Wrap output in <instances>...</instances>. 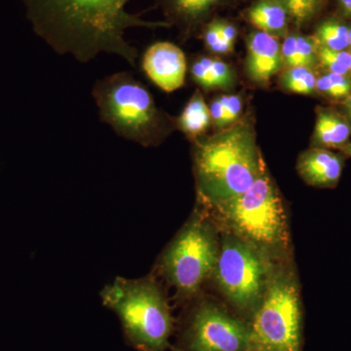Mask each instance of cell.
I'll return each instance as SVG.
<instances>
[{
    "instance_id": "obj_5",
    "label": "cell",
    "mask_w": 351,
    "mask_h": 351,
    "mask_svg": "<svg viewBox=\"0 0 351 351\" xmlns=\"http://www.w3.org/2000/svg\"><path fill=\"white\" fill-rule=\"evenodd\" d=\"M213 208L232 234L265 257L282 250L288 243L282 198L267 166L245 193Z\"/></svg>"
},
{
    "instance_id": "obj_4",
    "label": "cell",
    "mask_w": 351,
    "mask_h": 351,
    "mask_svg": "<svg viewBox=\"0 0 351 351\" xmlns=\"http://www.w3.org/2000/svg\"><path fill=\"white\" fill-rule=\"evenodd\" d=\"M92 96L101 121L119 137L143 147L160 144L175 127V119L156 107L151 92L129 71L97 80Z\"/></svg>"
},
{
    "instance_id": "obj_18",
    "label": "cell",
    "mask_w": 351,
    "mask_h": 351,
    "mask_svg": "<svg viewBox=\"0 0 351 351\" xmlns=\"http://www.w3.org/2000/svg\"><path fill=\"white\" fill-rule=\"evenodd\" d=\"M283 68L306 66L315 69L319 66L318 44L313 36L290 34L284 38L281 45Z\"/></svg>"
},
{
    "instance_id": "obj_3",
    "label": "cell",
    "mask_w": 351,
    "mask_h": 351,
    "mask_svg": "<svg viewBox=\"0 0 351 351\" xmlns=\"http://www.w3.org/2000/svg\"><path fill=\"white\" fill-rule=\"evenodd\" d=\"M101 298L104 306L119 317L127 345L138 351L171 348L175 321L154 277H117L101 290Z\"/></svg>"
},
{
    "instance_id": "obj_8",
    "label": "cell",
    "mask_w": 351,
    "mask_h": 351,
    "mask_svg": "<svg viewBox=\"0 0 351 351\" xmlns=\"http://www.w3.org/2000/svg\"><path fill=\"white\" fill-rule=\"evenodd\" d=\"M269 272L267 258L255 247L232 233L225 235L213 276L228 301L249 320L262 302Z\"/></svg>"
},
{
    "instance_id": "obj_17",
    "label": "cell",
    "mask_w": 351,
    "mask_h": 351,
    "mask_svg": "<svg viewBox=\"0 0 351 351\" xmlns=\"http://www.w3.org/2000/svg\"><path fill=\"white\" fill-rule=\"evenodd\" d=\"M211 125L209 106L199 90H196L184 106L180 117L175 119V127L193 143L205 136Z\"/></svg>"
},
{
    "instance_id": "obj_21",
    "label": "cell",
    "mask_w": 351,
    "mask_h": 351,
    "mask_svg": "<svg viewBox=\"0 0 351 351\" xmlns=\"http://www.w3.org/2000/svg\"><path fill=\"white\" fill-rule=\"evenodd\" d=\"M317 75L313 69L306 66H294L284 69L279 76V85L291 93L313 96L316 92Z\"/></svg>"
},
{
    "instance_id": "obj_27",
    "label": "cell",
    "mask_w": 351,
    "mask_h": 351,
    "mask_svg": "<svg viewBox=\"0 0 351 351\" xmlns=\"http://www.w3.org/2000/svg\"><path fill=\"white\" fill-rule=\"evenodd\" d=\"M338 3L343 17L351 19V0H338Z\"/></svg>"
},
{
    "instance_id": "obj_1",
    "label": "cell",
    "mask_w": 351,
    "mask_h": 351,
    "mask_svg": "<svg viewBox=\"0 0 351 351\" xmlns=\"http://www.w3.org/2000/svg\"><path fill=\"white\" fill-rule=\"evenodd\" d=\"M34 34L58 54L88 63L101 53L136 66L137 49L126 39L133 27H169L130 13L121 0H20Z\"/></svg>"
},
{
    "instance_id": "obj_15",
    "label": "cell",
    "mask_w": 351,
    "mask_h": 351,
    "mask_svg": "<svg viewBox=\"0 0 351 351\" xmlns=\"http://www.w3.org/2000/svg\"><path fill=\"white\" fill-rule=\"evenodd\" d=\"M245 17L258 31L276 38L288 34L290 17L279 0H257L245 13Z\"/></svg>"
},
{
    "instance_id": "obj_22",
    "label": "cell",
    "mask_w": 351,
    "mask_h": 351,
    "mask_svg": "<svg viewBox=\"0 0 351 351\" xmlns=\"http://www.w3.org/2000/svg\"><path fill=\"white\" fill-rule=\"evenodd\" d=\"M316 92L329 101L341 104L351 95V77L323 71L317 75Z\"/></svg>"
},
{
    "instance_id": "obj_32",
    "label": "cell",
    "mask_w": 351,
    "mask_h": 351,
    "mask_svg": "<svg viewBox=\"0 0 351 351\" xmlns=\"http://www.w3.org/2000/svg\"><path fill=\"white\" fill-rule=\"evenodd\" d=\"M248 351H256L255 350H253V348H251L250 350H248Z\"/></svg>"
},
{
    "instance_id": "obj_25",
    "label": "cell",
    "mask_w": 351,
    "mask_h": 351,
    "mask_svg": "<svg viewBox=\"0 0 351 351\" xmlns=\"http://www.w3.org/2000/svg\"><path fill=\"white\" fill-rule=\"evenodd\" d=\"M203 39L207 49L216 54H228L234 46L226 43L219 31V20L215 19L206 25L203 29Z\"/></svg>"
},
{
    "instance_id": "obj_26",
    "label": "cell",
    "mask_w": 351,
    "mask_h": 351,
    "mask_svg": "<svg viewBox=\"0 0 351 351\" xmlns=\"http://www.w3.org/2000/svg\"><path fill=\"white\" fill-rule=\"evenodd\" d=\"M219 31H221V38L223 40L234 46L237 38V27L228 21L219 20Z\"/></svg>"
},
{
    "instance_id": "obj_28",
    "label": "cell",
    "mask_w": 351,
    "mask_h": 351,
    "mask_svg": "<svg viewBox=\"0 0 351 351\" xmlns=\"http://www.w3.org/2000/svg\"><path fill=\"white\" fill-rule=\"evenodd\" d=\"M341 107H343V114L346 115L351 125V95L346 100L341 103Z\"/></svg>"
},
{
    "instance_id": "obj_29",
    "label": "cell",
    "mask_w": 351,
    "mask_h": 351,
    "mask_svg": "<svg viewBox=\"0 0 351 351\" xmlns=\"http://www.w3.org/2000/svg\"><path fill=\"white\" fill-rule=\"evenodd\" d=\"M341 154H345L346 156L351 157V142L350 144L346 145L343 149H341Z\"/></svg>"
},
{
    "instance_id": "obj_24",
    "label": "cell",
    "mask_w": 351,
    "mask_h": 351,
    "mask_svg": "<svg viewBox=\"0 0 351 351\" xmlns=\"http://www.w3.org/2000/svg\"><path fill=\"white\" fill-rule=\"evenodd\" d=\"M289 14L290 19L301 27L313 19L321 7L323 0H279Z\"/></svg>"
},
{
    "instance_id": "obj_31",
    "label": "cell",
    "mask_w": 351,
    "mask_h": 351,
    "mask_svg": "<svg viewBox=\"0 0 351 351\" xmlns=\"http://www.w3.org/2000/svg\"><path fill=\"white\" fill-rule=\"evenodd\" d=\"M129 1H130V0H121L122 4H123V5L125 7L127 5V3H128Z\"/></svg>"
},
{
    "instance_id": "obj_7",
    "label": "cell",
    "mask_w": 351,
    "mask_h": 351,
    "mask_svg": "<svg viewBox=\"0 0 351 351\" xmlns=\"http://www.w3.org/2000/svg\"><path fill=\"white\" fill-rule=\"evenodd\" d=\"M219 248L213 228L196 210L163 252L158 269L182 298H191L213 276Z\"/></svg>"
},
{
    "instance_id": "obj_20",
    "label": "cell",
    "mask_w": 351,
    "mask_h": 351,
    "mask_svg": "<svg viewBox=\"0 0 351 351\" xmlns=\"http://www.w3.org/2000/svg\"><path fill=\"white\" fill-rule=\"evenodd\" d=\"M209 108L212 124L217 130H223L241 119L243 99L240 95H223L215 99Z\"/></svg>"
},
{
    "instance_id": "obj_30",
    "label": "cell",
    "mask_w": 351,
    "mask_h": 351,
    "mask_svg": "<svg viewBox=\"0 0 351 351\" xmlns=\"http://www.w3.org/2000/svg\"><path fill=\"white\" fill-rule=\"evenodd\" d=\"M348 38H350V50L351 52V25H350V32H348Z\"/></svg>"
},
{
    "instance_id": "obj_9",
    "label": "cell",
    "mask_w": 351,
    "mask_h": 351,
    "mask_svg": "<svg viewBox=\"0 0 351 351\" xmlns=\"http://www.w3.org/2000/svg\"><path fill=\"white\" fill-rule=\"evenodd\" d=\"M249 323L210 302L193 307L182 321L176 351H248Z\"/></svg>"
},
{
    "instance_id": "obj_2",
    "label": "cell",
    "mask_w": 351,
    "mask_h": 351,
    "mask_svg": "<svg viewBox=\"0 0 351 351\" xmlns=\"http://www.w3.org/2000/svg\"><path fill=\"white\" fill-rule=\"evenodd\" d=\"M198 196L213 207L245 193L265 167L250 120L193 142Z\"/></svg>"
},
{
    "instance_id": "obj_12",
    "label": "cell",
    "mask_w": 351,
    "mask_h": 351,
    "mask_svg": "<svg viewBox=\"0 0 351 351\" xmlns=\"http://www.w3.org/2000/svg\"><path fill=\"white\" fill-rule=\"evenodd\" d=\"M345 156L330 149L311 147L298 159V173L309 186L336 188L345 167Z\"/></svg>"
},
{
    "instance_id": "obj_14",
    "label": "cell",
    "mask_w": 351,
    "mask_h": 351,
    "mask_svg": "<svg viewBox=\"0 0 351 351\" xmlns=\"http://www.w3.org/2000/svg\"><path fill=\"white\" fill-rule=\"evenodd\" d=\"M168 24L177 25L184 34L195 31L223 0H159Z\"/></svg>"
},
{
    "instance_id": "obj_6",
    "label": "cell",
    "mask_w": 351,
    "mask_h": 351,
    "mask_svg": "<svg viewBox=\"0 0 351 351\" xmlns=\"http://www.w3.org/2000/svg\"><path fill=\"white\" fill-rule=\"evenodd\" d=\"M297 281L289 270L270 271L262 302L251 319L256 351H302V311Z\"/></svg>"
},
{
    "instance_id": "obj_16",
    "label": "cell",
    "mask_w": 351,
    "mask_h": 351,
    "mask_svg": "<svg viewBox=\"0 0 351 351\" xmlns=\"http://www.w3.org/2000/svg\"><path fill=\"white\" fill-rule=\"evenodd\" d=\"M191 75L195 84L205 90L230 89L237 80L230 64L213 57L200 56L193 60Z\"/></svg>"
},
{
    "instance_id": "obj_19",
    "label": "cell",
    "mask_w": 351,
    "mask_h": 351,
    "mask_svg": "<svg viewBox=\"0 0 351 351\" xmlns=\"http://www.w3.org/2000/svg\"><path fill=\"white\" fill-rule=\"evenodd\" d=\"M350 25L338 18H328L316 27L313 38L320 47L332 51L350 49Z\"/></svg>"
},
{
    "instance_id": "obj_23",
    "label": "cell",
    "mask_w": 351,
    "mask_h": 351,
    "mask_svg": "<svg viewBox=\"0 0 351 351\" xmlns=\"http://www.w3.org/2000/svg\"><path fill=\"white\" fill-rule=\"evenodd\" d=\"M319 66L324 71L351 77V52L350 50L332 51L318 46Z\"/></svg>"
},
{
    "instance_id": "obj_13",
    "label": "cell",
    "mask_w": 351,
    "mask_h": 351,
    "mask_svg": "<svg viewBox=\"0 0 351 351\" xmlns=\"http://www.w3.org/2000/svg\"><path fill=\"white\" fill-rule=\"evenodd\" d=\"M351 125L343 112L332 107H317L311 147L341 149L350 144Z\"/></svg>"
},
{
    "instance_id": "obj_11",
    "label": "cell",
    "mask_w": 351,
    "mask_h": 351,
    "mask_svg": "<svg viewBox=\"0 0 351 351\" xmlns=\"http://www.w3.org/2000/svg\"><path fill=\"white\" fill-rule=\"evenodd\" d=\"M246 46L247 76L256 84L269 86L271 78L283 69L278 38L256 29L247 36Z\"/></svg>"
},
{
    "instance_id": "obj_10",
    "label": "cell",
    "mask_w": 351,
    "mask_h": 351,
    "mask_svg": "<svg viewBox=\"0 0 351 351\" xmlns=\"http://www.w3.org/2000/svg\"><path fill=\"white\" fill-rule=\"evenodd\" d=\"M141 66L147 77L166 93L177 91L186 82V55L174 43L157 41L152 44L143 54Z\"/></svg>"
}]
</instances>
